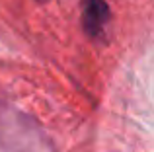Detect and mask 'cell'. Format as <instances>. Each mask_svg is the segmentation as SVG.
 Instances as JSON below:
<instances>
[{"label":"cell","instance_id":"obj_1","mask_svg":"<svg viewBox=\"0 0 154 152\" xmlns=\"http://www.w3.org/2000/svg\"><path fill=\"white\" fill-rule=\"evenodd\" d=\"M109 6L105 0H82V26L94 39H103L109 26Z\"/></svg>","mask_w":154,"mask_h":152}]
</instances>
